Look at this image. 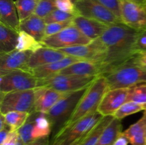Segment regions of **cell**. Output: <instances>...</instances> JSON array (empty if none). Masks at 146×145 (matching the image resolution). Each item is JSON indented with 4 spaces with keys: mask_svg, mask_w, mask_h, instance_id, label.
Returning <instances> with one entry per match:
<instances>
[{
    "mask_svg": "<svg viewBox=\"0 0 146 145\" xmlns=\"http://www.w3.org/2000/svg\"><path fill=\"white\" fill-rule=\"evenodd\" d=\"M128 92L129 88L108 90L104 95L97 111L103 116H113L115 112L127 102Z\"/></svg>",
    "mask_w": 146,
    "mask_h": 145,
    "instance_id": "7c38bea8",
    "label": "cell"
},
{
    "mask_svg": "<svg viewBox=\"0 0 146 145\" xmlns=\"http://www.w3.org/2000/svg\"><path fill=\"white\" fill-rule=\"evenodd\" d=\"M44 45L37 41L32 36L24 31H19V37L16 50L21 51H32L34 52Z\"/></svg>",
    "mask_w": 146,
    "mask_h": 145,
    "instance_id": "4316f807",
    "label": "cell"
},
{
    "mask_svg": "<svg viewBox=\"0 0 146 145\" xmlns=\"http://www.w3.org/2000/svg\"><path fill=\"white\" fill-rule=\"evenodd\" d=\"M103 76L106 78L109 90L130 88L146 83V69L135 65L131 61Z\"/></svg>",
    "mask_w": 146,
    "mask_h": 145,
    "instance_id": "277c9868",
    "label": "cell"
},
{
    "mask_svg": "<svg viewBox=\"0 0 146 145\" xmlns=\"http://www.w3.org/2000/svg\"><path fill=\"white\" fill-rule=\"evenodd\" d=\"M30 113L25 112H9L5 114V120L11 131H18L28 119Z\"/></svg>",
    "mask_w": 146,
    "mask_h": 145,
    "instance_id": "83f0119b",
    "label": "cell"
},
{
    "mask_svg": "<svg viewBox=\"0 0 146 145\" xmlns=\"http://www.w3.org/2000/svg\"><path fill=\"white\" fill-rule=\"evenodd\" d=\"M71 1H73V2H74V4H76V2H77V1H78V0H71Z\"/></svg>",
    "mask_w": 146,
    "mask_h": 145,
    "instance_id": "c3c4849f",
    "label": "cell"
},
{
    "mask_svg": "<svg viewBox=\"0 0 146 145\" xmlns=\"http://www.w3.org/2000/svg\"><path fill=\"white\" fill-rule=\"evenodd\" d=\"M56 7L57 9L77 15L75 4L71 0H56Z\"/></svg>",
    "mask_w": 146,
    "mask_h": 145,
    "instance_id": "d590c367",
    "label": "cell"
},
{
    "mask_svg": "<svg viewBox=\"0 0 146 145\" xmlns=\"http://www.w3.org/2000/svg\"><path fill=\"white\" fill-rule=\"evenodd\" d=\"M16 145H26V144L24 143V142H23V141L21 140V139H20V137H19V139L18 142H17V144H16Z\"/></svg>",
    "mask_w": 146,
    "mask_h": 145,
    "instance_id": "7dc6e473",
    "label": "cell"
},
{
    "mask_svg": "<svg viewBox=\"0 0 146 145\" xmlns=\"http://www.w3.org/2000/svg\"><path fill=\"white\" fill-rule=\"evenodd\" d=\"M0 113L5 115L9 112H25L31 114L34 112V89L0 92Z\"/></svg>",
    "mask_w": 146,
    "mask_h": 145,
    "instance_id": "8992f818",
    "label": "cell"
},
{
    "mask_svg": "<svg viewBox=\"0 0 146 145\" xmlns=\"http://www.w3.org/2000/svg\"><path fill=\"white\" fill-rule=\"evenodd\" d=\"M19 139L18 131H11L7 139L1 145H16Z\"/></svg>",
    "mask_w": 146,
    "mask_h": 145,
    "instance_id": "ab89813d",
    "label": "cell"
},
{
    "mask_svg": "<svg viewBox=\"0 0 146 145\" xmlns=\"http://www.w3.org/2000/svg\"><path fill=\"white\" fill-rule=\"evenodd\" d=\"M73 25L92 41L99 38L109 26L101 21L81 15H76L74 16L73 18Z\"/></svg>",
    "mask_w": 146,
    "mask_h": 145,
    "instance_id": "e0dca14e",
    "label": "cell"
},
{
    "mask_svg": "<svg viewBox=\"0 0 146 145\" xmlns=\"http://www.w3.org/2000/svg\"><path fill=\"white\" fill-rule=\"evenodd\" d=\"M143 7H144V8H145V10L146 11V4H145V5H143Z\"/></svg>",
    "mask_w": 146,
    "mask_h": 145,
    "instance_id": "681fc988",
    "label": "cell"
},
{
    "mask_svg": "<svg viewBox=\"0 0 146 145\" xmlns=\"http://www.w3.org/2000/svg\"><path fill=\"white\" fill-rule=\"evenodd\" d=\"M113 118V115L103 117L98 123L84 136L80 145H98L104 129Z\"/></svg>",
    "mask_w": 146,
    "mask_h": 145,
    "instance_id": "d4e9b609",
    "label": "cell"
},
{
    "mask_svg": "<svg viewBox=\"0 0 146 145\" xmlns=\"http://www.w3.org/2000/svg\"><path fill=\"white\" fill-rule=\"evenodd\" d=\"M75 7L77 15L101 21L108 26L121 23L111 9L98 0H78Z\"/></svg>",
    "mask_w": 146,
    "mask_h": 145,
    "instance_id": "30bf717a",
    "label": "cell"
},
{
    "mask_svg": "<svg viewBox=\"0 0 146 145\" xmlns=\"http://www.w3.org/2000/svg\"><path fill=\"white\" fill-rule=\"evenodd\" d=\"M38 2V0H17L15 1L20 21L34 14Z\"/></svg>",
    "mask_w": 146,
    "mask_h": 145,
    "instance_id": "f1b7e54d",
    "label": "cell"
},
{
    "mask_svg": "<svg viewBox=\"0 0 146 145\" xmlns=\"http://www.w3.org/2000/svg\"><path fill=\"white\" fill-rule=\"evenodd\" d=\"M98 77L56 74L45 79H38L37 88L46 87L62 92H71L88 87Z\"/></svg>",
    "mask_w": 146,
    "mask_h": 145,
    "instance_id": "52a82bcc",
    "label": "cell"
},
{
    "mask_svg": "<svg viewBox=\"0 0 146 145\" xmlns=\"http://www.w3.org/2000/svg\"><path fill=\"white\" fill-rule=\"evenodd\" d=\"M0 23L19 31L20 21L15 1L0 0Z\"/></svg>",
    "mask_w": 146,
    "mask_h": 145,
    "instance_id": "d6986e66",
    "label": "cell"
},
{
    "mask_svg": "<svg viewBox=\"0 0 146 145\" xmlns=\"http://www.w3.org/2000/svg\"><path fill=\"white\" fill-rule=\"evenodd\" d=\"M58 50L66 55L79 58L81 60L92 61L96 64H98L102 55L101 45L98 38L92 41V42L88 45L68 47Z\"/></svg>",
    "mask_w": 146,
    "mask_h": 145,
    "instance_id": "4fadbf2b",
    "label": "cell"
},
{
    "mask_svg": "<svg viewBox=\"0 0 146 145\" xmlns=\"http://www.w3.org/2000/svg\"><path fill=\"white\" fill-rule=\"evenodd\" d=\"M135 47H136L137 52L146 51V30L138 32L136 36Z\"/></svg>",
    "mask_w": 146,
    "mask_h": 145,
    "instance_id": "f35d334b",
    "label": "cell"
},
{
    "mask_svg": "<svg viewBox=\"0 0 146 145\" xmlns=\"http://www.w3.org/2000/svg\"><path fill=\"white\" fill-rule=\"evenodd\" d=\"M131 61L135 65L146 69V51H141L137 52L135 56Z\"/></svg>",
    "mask_w": 146,
    "mask_h": 145,
    "instance_id": "74e56055",
    "label": "cell"
},
{
    "mask_svg": "<svg viewBox=\"0 0 146 145\" xmlns=\"http://www.w3.org/2000/svg\"><path fill=\"white\" fill-rule=\"evenodd\" d=\"M55 9H57L56 0H38L34 14L40 18H44Z\"/></svg>",
    "mask_w": 146,
    "mask_h": 145,
    "instance_id": "d6a6232c",
    "label": "cell"
},
{
    "mask_svg": "<svg viewBox=\"0 0 146 145\" xmlns=\"http://www.w3.org/2000/svg\"><path fill=\"white\" fill-rule=\"evenodd\" d=\"M98 111L89 114L72 125L66 127L54 139L50 145H71L78 139L84 137L103 118Z\"/></svg>",
    "mask_w": 146,
    "mask_h": 145,
    "instance_id": "5b68a950",
    "label": "cell"
},
{
    "mask_svg": "<svg viewBox=\"0 0 146 145\" xmlns=\"http://www.w3.org/2000/svg\"><path fill=\"white\" fill-rule=\"evenodd\" d=\"M35 90L34 112L46 114L58 100L68 92H62L46 87H39Z\"/></svg>",
    "mask_w": 146,
    "mask_h": 145,
    "instance_id": "5bb4252c",
    "label": "cell"
},
{
    "mask_svg": "<svg viewBox=\"0 0 146 145\" xmlns=\"http://www.w3.org/2000/svg\"><path fill=\"white\" fill-rule=\"evenodd\" d=\"M46 24L44 19L35 14L21 21L19 31H24L41 43L45 38Z\"/></svg>",
    "mask_w": 146,
    "mask_h": 145,
    "instance_id": "44dd1931",
    "label": "cell"
},
{
    "mask_svg": "<svg viewBox=\"0 0 146 145\" xmlns=\"http://www.w3.org/2000/svg\"><path fill=\"white\" fill-rule=\"evenodd\" d=\"M129 143L130 142L128 139L123 134L122 132L121 134L118 136V137L115 139L113 145H128Z\"/></svg>",
    "mask_w": 146,
    "mask_h": 145,
    "instance_id": "b9f144b4",
    "label": "cell"
},
{
    "mask_svg": "<svg viewBox=\"0 0 146 145\" xmlns=\"http://www.w3.org/2000/svg\"><path fill=\"white\" fill-rule=\"evenodd\" d=\"M92 40L86 36L74 25H71L60 32L46 37L41 41L44 46L61 49L68 47L88 45Z\"/></svg>",
    "mask_w": 146,
    "mask_h": 145,
    "instance_id": "9c48e42d",
    "label": "cell"
},
{
    "mask_svg": "<svg viewBox=\"0 0 146 145\" xmlns=\"http://www.w3.org/2000/svg\"><path fill=\"white\" fill-rule=\"evenodd\" d=\"M79 61H81V60L79 58L67 55L64 59L60 60L56 62L46 64L42 66L37 67L31 70L29 72L37 79H45V78H48L49 77L58 74L60 71H62L63 69Z\"/></svg>",
    "mask_w": 146,
    "mask_h": 145,
    "instance_id": "ac0fdd59",
    "label": "cell"
},
{
    "mask_svg": "<svg viewBox=\"0 0 146 145\" xmlns=\"http://www.w3.org/2000/svg\"><path fill=\"white\" fill-rule=\"evenodd\" d=\"M34 117L35 113L34 112L30 114L26 123L18 130L20 139L26 145L34 141L32 137V131L34 124Z\"/></svg>",
    "mask_w": 146,
    "mask_h": 145,
    "instance_id": "1f68e13d",
    "label": "cell"
},
{
    "mask_svg": "<svg viewBox=\"0 0 146 145\" xmlns=\"http://www.w3.org/2000/svg\"><path fill=\"white\" fill-rule=\"evenodd\" d=\"M131 145H146V110L142 117L123 132Z\"/></svg>",
    "mask_w": 146,
    "mask_h": 145,
    "instance_id": "7402d4cb",
    "label": "cell"
},
{
    "mask_svg": "<svg viewBox=\"0 0 146 145\" xmlns=\"http://www.w3.org/2000/svg\"><path fill=\"white\" fill-rule=\"evenodd\" d=\"M128 1H133V2L141 4V5H145L146 4V0H128Z\"/></svg>",
    "mask_w": 146,
    "mask_h": 145,
    "instance_id": "f6af8a7d",
    "label": "cell"
},
{
    "mask_svg": "<svg viewBox=\"0 0 146 145\" xmlns=\"http://www.w3.org/2000/svg\"><path fill=\"white\" fill-rule=\"evenodd\" d=\"M19 31L0 23V53L16 50Z\"/></svg>",
    "mask_w": 146,
    "mask_h": 145,
    "instance_id": "603a6c76",
    "label": "cell"
},
{
    "mask_svg": "<svg viewBox=\"0 0 146 145\" xmlns=\"http://www.w3.org/2000/svg\"><path fill=\"white\" fill-rule=\"evenodd\" d=\"M138 31L123 23L110 25L98 38L102 49L98 63L101 73L105 75L131 61L137 53Z\"/></svg>",
    "mask_w": 146,
    "mask_h": 145,
    "instance_id": "6da1fadb",
    "label": "cell"
},
{
    "mask_svg": "<svg viewBox=\"0 0 146 145\" xmlns=\"http://www.w3.org/2000/svg\"><path fill=\"white\" fill-rule=\"evenodd\" d=\"M88 87L79 90L68 92L46 114L51 123V133L50 141L67 126L78 102L86 92Z\"/></svg>",
    "mask_w": 146,
    "mask_h": 145,
    "instance_id": "7a4b0ae2",
    "label": "cell"
},
{
    "mask_svg": "<svg viewBox=\"0 0 146 145\" xmlns=\"http://www.w3.org/2000/svg\"><path fill=\"white\" fill-rule=\"evenodd\" d=\"M121 23L138 32L146 30V11L143 5L120 0Z\"/></svg>",
    "mask_w": 146,
    "mask_h": 145,
    "instance_id": "8fae6325",
    "label": "cell"
},
{
    "mask_svg": "<svg viewBox=\"0 0 146 145\" xmlns=\"http://www.w3.org/2000/svg\"><path fill=\"white\" fill-rule=\"evenodd\" d=\"M121 120L114 117L111 122L106 127L100 138L98 144L113 145L115 139L123 132Z\"/></svg>",
    "mask_w": 146,
    "mask_h": 145,
    "instance_id": "cb8c5ba5",
    "label": "cell"
},
{
    "mask_svg": "<svg viewBox=\"0 0 146 145\" xmlns=\"http://www.w3.org/2000/svg\"><path fill=\"white\" fill-rule=\"evenodd\" d=\"M143 110H146V107L145 106L136 103V102H132V101H128V102H125L115 112L113 117L116 119L121 120V119L129 116V115L137 113V112Z\"/></svg>",
    "mask_w": 146,
    "mask_h": 145,
    "instance_id": "f546056e",
    "label": "cell"
},
{
    "mask_svg": "<svg viewBox=\"0 0 146 145\" xmlns=\"http://www.w3.org/2000/svg\"><path fill=\"white\" fill-rule=\"evenodd\" d=\"M72 24L73 19L66 21H62V22H55L46 24V26L45 38L46 37L54 35V34L60 32L62 30H64V28H67V27L72 25Z\"/></svg>",
    "mask_w": 146,
    "mask_h": 145,
    "instance_id": "e575fe53",
    "label": "cell"
},
{
    "mask_svg": "<svg viewBox=\"0 0 146 145\" xmlns=\"http://www.w3.org/2000/svg\"><path fill=\"white\" fill-rule=\"evenodd\" d=\"M67 55L61 51L55 48L42 46L32 53L27 64L26 71L29 72L31 70L46 64L56 62L64 59Z\"/></svg>",
    "mask_w": 146,
    "mask_h": 145,
    "instance_id": "9a60e30c",
    "label": "cell"
},
{
    "mask_svg": "<svg viewBox=\"0 0 146 145\" xmlns=\"http://www.w3.org/2000/svg\"><path fill=\"white\" fill-rule=\"evenodd\" d=\"M6 126H7V124H6L5 116L3 114L0 113V130L4 129Z\"/></svg>",
    "mask_w": 146,
    "mask_h": 145,
    "instance_id": "ee69618b",
    "label": "cell"
},
{
    "mask_svg": "<svg viewBox=\"0 0 146 145\" xmlns=\"http://www.w3.org/2000/svg\"><path fill=\"white\" fill-rule=\"evenodd\" d=\"M75 16V14L64 12V11L58 9H55L52 12L50 13L44 19L46 24H51V23L62 22V21L71 20L74 18Z\"/></svg>",
    "mask_w": 146,
    "mask_h": 145,
    "instance_id": "836d02e7",
    "label": "cell"
},
{
    "mask_svg": "<svg viewBox=\"0 0 146 145\" xmlns=\"http://www.w3.org/2000/svg\"><path fill=\"white\" fill-rule=\"evenodd\" d=\"M98 145H100V144H98Z\"/></svg>",
    "mask_w": 146,
    "mask_h": 145,
    "instance_id": "f907efd6",
    "label": "cell"
},
{
    "mask_svg": "<svg viewBox=\"0 0 146 145\" xmlns=\"http://www.w3.org/2000/svg\"><path fill=\"white\" fill-rule=\"evenodd\" d=\"M84 137L81 138V139H78V140H76V142H74L73 144H71V145H80V144H81V141H82V139H84Z\"/></svg>",
    "mask_w": 146,
    "mask_h": 145,
    "instance_id": "bcb514c9",
    "label": "cell"
},
{
    "mask_svg": "<svg viewBox=\"0 0 146 145\" xmlns=\"http://www.w3.org/2000/svg\"><path fill=\"white\" fill-rule=\"evenodd\" d=\"M27 145H50V136L36 139Z\"/></svg>",
    "mask_w": 146,
    "mask_h": 145,
    "instance_id": "60d3db41",
    "label": "cell"
},
{
    "mask_svg": "<svg viewBox=\"0 0 146 145\" xmlns=\"http://www.w3.org/2000/svg\"><path fill=\"white\" fill-rule=\"evenodd\" d=\"M128 101L136 102L146 107V83L139 84L129 88Z\"/></svg>",
    "mask_w": 146,
    "mask_h": 145,
    "instance_id": "4dcf8cb0",
    "label": "cell"
},
{
    "mask_svg": "<svg viewBox=\"0 0 146 145\" xmlns=\"http://www.w3.org/2000/svg\"><path fill=\"white\" fill-rule=\"evenodd\" d=\"M34 124L33 127L32 137L34 140L45 136H51V123L45 113L34 112Z\"/></svg>",
    "mask_w": 146,
    "mask_h": 145,
    "instance_id": "484cf974",
    "label": "cell"
},
{
    "mask_svg": "<svg viewBox=\"0 0 146 145\" xmlns=\"http://www.w3.org/2000/svg\"><path fill=\"white\" fill-rule=\"evenodd\" d=\"M99 66L96 63L86 60L76 62L61 71L58 74L78 76H100Z\"/></svg>",
    "mask_w": 146,
    "mask_h": 145,
    "instance_id": "ffe728a7",
    "label": "cell"
},
{
    "mask_svg": "<svg viewBox=\"0 0 146 145\" xmlns=\"http://www.w3.org/2000/svg\"><path fill=\"white\" fill-rule=\"evenodd\" d=\"M99 2L111 9L118 18L121 20V9L120 0H98Z\"/></svg>",
    "mask_w": 146,
    "mask_h": 145,
    "instance_id": "8d00e7d4",
    "label": "cell"
},
{
    "mask_svg": "<svg viewBox=\"0 0 146 145\" xmlns=\"http://www.w3.org/2000/svg\"><path fill=\"white\" fill-rule=\"evenodd\" d=\"M38 80L30 72L21 70L0 72V92L3 93L13 91L35 89Z\"/></svg>",
    "mask_w": 146,
    "mask_h": 145,
    "instance_id": "ba28073f",
    "label": "cell"
},
{
    "mask_svg": "<svg viewBox=\"0 0 146 145\" xmlns=\"http://www.w3.org/2000/svg\"><path fill=\"white\" fill-rule=\"evenodd\" d=\"M108 90L106 78L103 75L98 76L88 87L79 101L67 126L72 125L89 114L96 112L104 95Z\"/></svg>",
    "mask_w": 146,
    "mask_h": 145,
    "instance_id": "3957f363",
    "label": "cell"
},
{
    "mask_svg": "<svg viewBox=\"0 0 146 145\" xmlns=\"http://www.w3.org/2000/svg\"><path fill=\"white\" fill-rule=\"evenodd\" d=\"M10 132H11V129L7 125L4 129L0 130V145L4 143V141L7 139Z\"/></svg>",
    "mask_w": 146,
    "mask_h": 145,
    "instance_id": "7bdbcfd3",
    "label": "cell"
},
{
    "mask_svg": "<svg viewBox=\"0 0 146 145\" xmlns=\"http://www.w3.org/2000/svg\"><path fill=\"white\" fill-rule=\"evenodd\" d=\"M32 53L14 50L9 53H0V72L17 70L27 71V64Z\"/></svg>",
    "mask_w": 146,
    "mask_h": 145,
    "instance_id": "2e32d148",
    "label": "cell"
}]
</instances>
